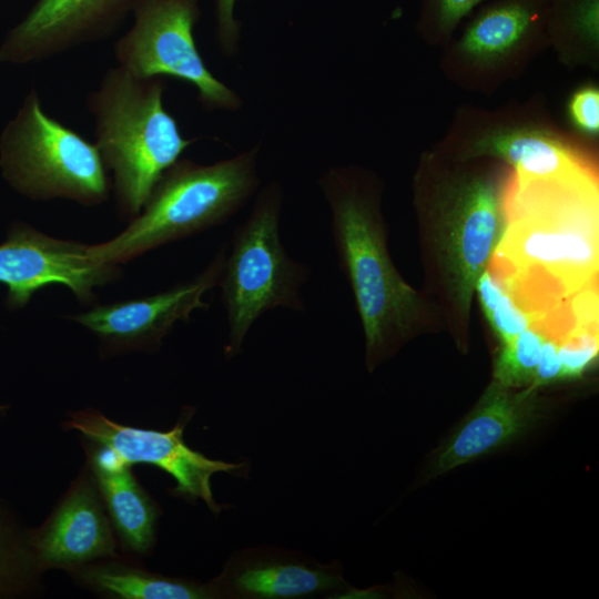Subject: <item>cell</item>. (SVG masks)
Instances as JSON below:
<instances>
[{"label": "cell", "instance_id": "8", "mask_svg": "<svg viewBox=\"0 0 599 599\" xmlns=\"http://www.w3.org/2000/svg\"><path fill=\"white\" fill-rule=\"evenodd\" d=\"M132 24L113 45L116 63L142 78H173L193 85L209 111H235L238 94L207 68L195 43L200 0H138Z\"/></svg>", "mask_w": 599, "mask_h": 599}, {"label": "cell", "instance_id": "17", "mask_svg": "<svg viewBox=\"0 0 599 599\" xmlns=\"http://www.w3.org/2000/svg\"><path fill=\"white\" fill-rule=\"evenodd\" d=\"M495 379L475 409L439 453L435 470L445 473L514 439L539 415L540 400L532 386L521 390Z\"/></svg>", "mask_w": 599, "mask_h": 599}, {"label": "cell", "instance_id": "5", "mask_svg": "<svg viewBox=\"0 0 599 599\" xmlns=\"http://www.w3.org/2000/svg\"><path fill=\"white\" fill-rule=\"evenodd\" d=\"M258 146L212 164L179 159L159 179L141 212L113 238L89 245L99 263L118 265L222 225L260 187Z\"/></svg>", "mask_w": 599, "mask_h": 599}, {"label": "cell", "instance_id": "18", "mask_svg": "<svg viewBox=\"0 0 599 599\" xmlns=\"http://www.w3.org/2000/svg\"><path fill=\"white\" fill-rule=\"evenodd\" d=\"M91 469L112 522L133 551L146 552L154 541L156 510L129 464L103 448L92 454Z\"/></svg>", "mask_w": 599, "mask_h": 599}, {"label": "cell", "instance_id": "16", "mask_svg": "<svg viewBox=\"0 0 599 599\" xmlns=\"http://www.w3.org/2000/svg\"><path fill=\"white\" fill-rule=\"evenodd\" d=\"M338 582L328 565L291 552L256 549L231 559L214 586L219 595L231 597L290 599L327 593Z\"/></svg>", "mask_w": 599, "mask_h": 599}, {"label": "cell", "instance_id": "2", "mask_svg": "<svg viewBox=\"0 0 599 599\" xmlns=\"http://www.w3.org/2000/svg\"><path fill=\"white\" fill-rule=\"evenodd\" d=\"M511 180L512 171L499 161L440 151L423 155L414 175L422 292L461 348L469 341L477 281L507 225Z\"/></svg>", "mask_w": 599, "mask_h": 599}, {"label": "cell", "instance_id": "9", "mask_svg": "<svg viewBox=\"0 0 599 599\" xmlns=\"http://www.w3.org/2000/svg\"><path fill=\"white\" fill-rule=\"evenodd\" d=\"M88 246L16 225L0 244V283L8 288L9 306L23 307L51 284L69 287L79 301H91L95 287L116 280L121 272L118 265L93 260Z\"/></svg>", "mask_w": 599, "mask_h": 599}, {"label": "cell", "instance_id": "23", "mask_svg": "<svg viewBox=\"0 0 599 599\" xmlns=\"http://www.w3.org/2000/svg\"><path fill=\"white\" fill-rule=\"evenodd\" d=\"M487 0H424L420 30L428 40L447 41L459 22Z\"/></svg>", "mask_w": 599, "mask_h": 599}, {"label": "cell", "instance_id": "27", "mask_svg": "<svg viewBox=\"0 0 599 599\" xmlns=\"http://www.w3.org/2000/svg\"><path fill=\"white\" fill-rule=\"evenodd\" d=\"M237 0H215V38L220 51L234 55L240 48L241 24L234 17Z\"/></svg>", "mask_w": 599, "mask_h": 599}, {"label": "cell", "instance_id": "10", "mask_svg": "<svg viewBox=\"0 0 599 599\" xmlns=\"http://www.w3.org/2000/svg\"><path fill=\"white\" fill-rule=\"evenodd\" d=\"M546 0H494L451 45L446 69L469 83L507 75L547 41Z\"/></svg>", "mask_w": 599, "mask_h": 599}, {"label": "cell", "instance_id": "29", "mask_svg": "<svg viewBox=\"0 0 599 599\" xmlns=\"http://www.w3.org/2000/svg\"><path fill=\"white\" fill-rule=\"evenodd\" d=\"M2 409H3V406H0V410H2Z\"/></svg>", "mask_w": 599, "mask_h": 599}, {"label": "cell", "instance_id": "12", "mask_svg": "<svg viewBox=\"0 0 599 599\" xmlns=\"http://www.w3.org/2000/svg\"><path fill=\"white\" fill-rule=\"evenodd\" d=\"M138 0H35L0 43V63L29 64L112 37Z\"/></svg>", "mask_w": 599, "mask_h": 599}, {"label": "cell", "instance_id": "3", "mask_svg": "<svg viewBox=\"0 0 599 599\" xmlns=\"http://www.w3.org/2000/svg\"><path fill=\"white\" fill-rule=\"evenodd\" d=\"M318 186L331 211L336 258L351 287L367 364L373 367L412 337L443 324L434 305L392 261L379 179L359 166H333Z\"/></svg>", "mask_w": 599, "mask_h": 599}, {"label": "cell", "instance_id": "28", "mask_svg": "<svg viewBox=\"0 0 599 599\" xmlns=\"http://www.w3.org/2000/svg\"><path fill=\"white\" fill-rule=\"evenodd\" d=\"M559 380H562V375L557 351V341L552 337H546L535 370L534 380L530 386L539 388Z\"/></svg>", "mask_w": 599, "mask_h": 599}, {"label": "cell", "instance_id": "25", "mask_svg": "<svg viewBox=\"0 0 599 599\" xmlns=\"http://www.w3.org/2000/svg\"><path fill=\"white\" fill-rule=\"evenodd\" d=\"M485 317L498 338L499 345L512 341L532 326L529 315L516 304L506 288L494 309Z\"/></svg>", "mask_w": 599, "mask_h": 599}, {"label": "cell", "instance_id": "11", "mask_svg": "<svg viewBox=\"0 0 599 599\" xmlns=\"http://www.w3.org/2000/svg\"><path fill=\"white\" fill-rule=\"evenodd\" d=\"M67 429H75L93 443L110 450L122 461L151 464L169 473L176 480L174 493L192 499L201 498L217 514L211 477L215 473L238 471L243 464L213 460L191 449L183 440L184 424L170 432L134 428L118 424L97 410L72 413Z\"/></svg>", "mask_w": 599, "mask_h": 599}, {"label": "cell", "instance_id": "4", "mask_svg": "<svg viewBox=\"0 0 599 599\" xmlns=\"http://www.w3.org/2000/svg\"><path fill=\"white\" fill-rule=\"evenodd\" d=\"M163 78H138L109 68L87 98L95 145L113 174L116 211L134 219L162 174L195 141L186 139L163 104Z\"/></svg>", "mask_w": 599, "mask_h": 599}, {"label": "cell", "instance_id": "19", "mask_svg": "<svg viewBox=\"0 0 599 599\" xmlns=\"http://www.w3.org/2000/svg\"><path fill=\"white\" fill-rule=\"evenodd\" d=\"M78 576L104 593L126 599H199L219 596L214 585L163 577L122 562L89 566Z\"/></svg>", "mask_w": 599, "mask_h": 599}, {"label": "cell", "instance_id": "14", "mask_svg": "<svg viewBox=\"0 0 599 599\" xmlns=\"http://www.w3.org/2000/svg\"><path fill=\"white\" fill-rule=\"evenodd\" d=\"M441 153L459 159H491L507 165L517 180L546 179L590 163L567 138L539 122L490 120Z\"/></svg>", "mask_w": 599, "mask_h": 599}, {"label": "cell", "instance_id": "1", "mask_svg": "<svg viewBox=\"0 0 599 599\" xmlns=\"http://www.w3.org/2000/svg\"><path fill=\"white\" fill-rule=\"evenodd\" d=\"M599 185L591 163L560 175L517 180L507 225L488 270L532 321L548 322L598 284Z\"/></svg>", "mask_w": 599, "mask_h": 599}, {"label": "cell", "instance_id": "22", "mask_svg": "<svg viewBox=\"0 0 599 599\" xmlns=\"http://www.w3.org/2000/svg\"><path fill=\"white\" fill-rule=\"evenodd\" d=\"M556 341L562 379L581 376L598 357V325L572 324Z\"/></svg>", "mask_w": 599, "mask_h": 599}, {"label": "cell", "instance_id": "15", "mask_svg": "<svg viewBox=\"0 0 599 599\" xmlns=\"http://www.w3.org/2000/svg\"><path fill=\"white\" fill-rule=\"evenodd\" d=\"M114 539L94 485L84 477L69 490L49 520L27 541L31 564L77 567L114 555Z\"/></svg>", "mask_w": 599, "mask_h": 599}, {"label": "cell", "instance_id": "6", "mask_svg": "<svg viewBox=\"0 0 599 599\" xmlns=\"http://www.w3.org/2000/svg\"><path fill=\"white\" fill-rule=\"evenodd\" d=\"M283 186L265 184L255 194L247 219L235 227L219 286L227 322L225 355L241 352L253 324L268 311H305L302 288L307 264L291 257L280 235Z\"/></svg>", "mask_w": 599, "mask_h": 599}, {"label": "cell", "instance_id": "24", "mask_svg": "<svg viewBox=\"0 0 599 599\" xmlns=\"http://www.w3.org/2000/svg\"><path fill=\"white\" fill-rule=\"evenodd\" d=\"M567 114L572 126L588 139L599 132V90L593 84L577 89L567 103Z\"/></svg>", "mask_w": 599, "mask_h": 599}, {"label": "cell", "instance_id": "7", "mask_svg": "<svg viewBox=\"0 0 599 599\" xmlns=\"http://www.w3.org/2000/svg\"><path fill=\"white\" fill-rule=\"evenodd\" d=\"M0 166L8 183L34 201L94 206L111 191L95 143L49 115L34 88L1 132Z\"/></svg>", "mask_w": 599, "mask_h": 599}, {"label": "cell", "instance_id": "20", "mask_svg": "<svg viewBox=\"0 0 599 599\" xmlns=\"http://www.w3.org/2000/svg\"><path fill=\"white\" fill-rule=\"evenodd\" d=\"M548 42L569 65H597L599 0H546Z\"/></svg>", "mask_w": 599, "mask_h": 599}, {"label": "cell", "instance_id": "21", "mask_svg": "<svg viewBox=\"0 0 599 599\" xmlns=\"http://www.w3.org/2000/svg\"><path fill=\"white\" fill-rule=\"evenodd\" d=\"M546 337L539 327L530 326L512 341L501 344L495 361L494 379L510 388L530 386Z\"/></svg>", "mask_w": 599, "mask_h": 599}, {"label": "cell", "instance_id": "13", "mask_svg": "<svg viewBox=\"0 0 599 599\" xmlns=\"http://www.w3.org/2000/svg\"><path fill=\"white\" fill-rule=\"evenodd\" d=\"M227 247L221 245L196 276L156 294L94 306L73 321L94 333L111 348H155L176 322H186L197 309H207L204 295L219 286Z\"/></svg>", "mask_w": 599, "mask_h": 599}, {"label": "cell", "instance_id": "26", "mask_svg": "<svg viewBox=\"0 0 599 599\" xmlns=\"http://www.w3.org/2000/svg\"><path fill=\"white\" fill-rule=\"evenodd\" d=\"M29 561L26 547L10 540L7 528L0 522V593L10 592L19 585V572Z\"/></svg>", "mask_w": 599, "mask_h": 599}]
</instances>
